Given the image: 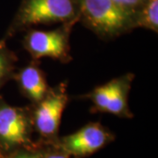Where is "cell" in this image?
<instances>
[{"label": "cell", "instance_id": "cell-1", "mask_svg": "<svg viewBox=\"0 0 158 158\" xmlns=\"http://www.w3.org/2000/svg\"><path fill=\"white\" fill-rule=\"evenodd\" d=\"M78 22L103 39H113L135 28V11L113 0H74Z\"/></svg>", "mask_w": 158, "mask_h": 158}, {"label": "cell", "instance_id": "cell-2", "mask_svg": "<svg viewBox=\"0 0 158 158\" xmlns=\"http://www.w3.org/2000/svg\"><path fill=\"white\" fill-rule=\"evenodd\" d=\"M77 21L74 0H21L6 37L38 25Z\"/></svg>", "mask_w": 158, "mask_h": 158}, {"label": "cell", "instance_id": "cell-3", "mask_svg": "<svg viewBox=\"0 0 158 158\" xmlns=\"http://www.w3.org/2000/svg\"><path fill=\"white\" fill-rule=\"evenodd\" d=\"M77 21L64 23L54 30L42 31L30 29L24 37L23 45L34 60L51 57L62 62L71 61L69 35Z\"/></svg>", "mask_w": 158, "mask_h": 158}, {"label": "cell", "instance_id": "cell-4", "mask_svg": "<svg viewBox=\"0 0 158 158\" xmlns=\"http://www.w3.org/2000/svg\"><path fill=\"white\" fill-rule=\"evenodd\" d=\"M134 78L133 73L125 74L98 86L82 98L92 102L90 111L93 113H107L118 117L132 118L133 113L128 106V94Z\"/></svg>", "mask_w": 158, "mask_h": 158}, {"label": "cell", "instance_id": "cell-5", "mask_svg": "<svg viewBox=\"0 0 158 158\" xmlns=\"http://www.w3.org/2000/svg\"><path fill=\"white\" fill-rule=\"evenodd\" d=\"M69 101L66 84L49 88L45 97L31 110L32 124L40 135L46 138L55 136L58 132L62 114Z\"/></svg>", "mask_w": 158, "mask_h": 158}, {"label": "cell", "instance_id": "cell-6", "mask_svg": "<svg viewBox=\"0 0 158 158\" xmlns=\"http://www.w3.org/2000/svg\"><path fill=\"white\" fill-rule=\"evenodd\" d=\"M31 125V109L10 106L0 97V147L8 149L29 144Z\"/></svg>", "mask_w": 158, "mask_h": 158}, {"label": "cell", "instance_id": "cell-7", "mask_svg": "<svg viewBox=\"0 0 158 158\" xmlns=\"http://www.w3.org/2000/svg\"><path fill=\"white\" fill-rule=\"evenodd\" d=\"M111 139V134L98 122L90 123L62 138V151L76 157H84L99 150Z\"/></svg>", "mask_w": 158, "mask_h": 158}, {"label": "cell", "instance_id": "cell-8", "mask_svg": "<svg viewBox=\"0 0 158 158\" xmlns=\"http://www.w3.org/2000/svg\"><path fill=\"white\" fill-rule=\"evenodd\" d=\"M19 88L34 105L39 103L47 94L49 87L44 72L35 63L29 64L14 74Z\"/></svg>", "mask_w": 158, "mask_h": 158}, {"label": "cell", "instance_id": "cell-9", "mask_svg": "<svg viewBox=\"0 0 158 158\" xmlns=\"http://www.w3.org/2000/svg\"><path fill=\"white\" fill-rule=\"evenodd\" d=\"M158 32V0H146L142 6L135 11V28Z\"/></svg>", "mask_w": 158, "mask_h": 158}, {"label": "cell", "instance_id": "cell-10", "mask_svg": "<svg viewBox=\"0 0 158 158\" xmlns=\"http://www.w3.org/2000/svg\"><path fill=\"white\" fill-rule=\"evenodd\" d=\"M17 58L6 44V40H0V89L13 78Z\"/></svg>", "mask_w": 158, "mask_h": 158}, {"label": "cell", "instance_id": "cell-11", "mask_svg": "<svg viewBox=\"0 0 158 158\" xmlns=\"http://www.w3.org/2000/svg\"><path fill=\"white\" fill-rule=\"evenodd\" d=\"M115 4L131 11H135L146 0H113Z\"/></svg>", "mask_w": 158, "mask_h": 158}, {"label": "cell", "instance_id": "cell-12", "mask_svg": "<svg viewBox=\"0 0 158 158\" xmlns=\"http://www.w3.org/2000/svg\"><path fill=\"white\" fill-rule=\"evenodd\" d=\"M45 158H69L67 153H51L45 156Z\"/></svg>", "mask_w": 158, "mask_h": 158}, {"label": "cell", "instance_id": "cell-13", "mask_svg": "<svg viewBox=\"0 0 158 158\" xmlns=\"http://www.w3.org/2000/svg\"><path fill=\"white\" fill-rule=\"evenodd\" d=\"M12 158H40L38 156L35 155H31V154H20V155H17L14 157Z\"/></svg>", "mask_w": 158, "mask_h": 158}]
</instances>
